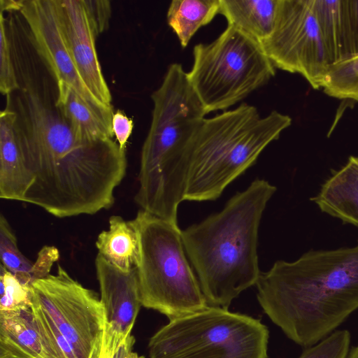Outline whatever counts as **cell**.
Returning a JSON list of instances; mask_svg holds the SVG:
<instances>
[{
	"label": "cell",
	"mask_w": 358,
	"mask_h": 358,
	"mask_svg": "<svg viewBox=\"0 0 358 358\" xmlns=\"http://www.w3.org/2000/svg\"><path fill=\"white\" fill-rule=\"evenodd\" d=\"M19 88L6 96L24 162L34 178L24 202L55 217L94 215L110 208L127 171L113 138L85 141L58 108L57 80L33 41L11 43Z\"/></svg>",
	"instance_id": "cell-1"
},
{
	"label": "cell",
	"mask_w": 358,
	"mask_h": 358,
	"mask_svg": "<svg viewBox=\"0 0 358 358\" xmlns=\"http://www.w3.org/2000/svg\"><path fill=\"white\" fill-rule=\"evenodd\" d=\"M256 286L269 319L296 344L313 346L358 309V241L276 261Z\"/></svg>",
	"instance_id": "cell-2"
},
{
	"label": "cell",
	"mask_w": 358,
	"mask_h": 358,
	"mask_svg": "<svg viewBox=\"0 0 358 358\" xmlns=\"http://www.w3.org/2000/svg\"><path fill=\"white\" fill-rule=\"evenodd\" d=\"M276 187L256 179L224 208L181 231L187 257L208 306L228 309L243 291L256 285L260 221Z\"/></svg>",
	"instance_id": "cell-3"
},
{
	"label": "cell",
	"mask_w": 358,
	"mask_h": 358,
	"mask_svg": "<svg viewBox=\"0 0 358 358\" xmlns=\"http://www.w3.org/2000/svg\"><path fill=\"white\" fill-rule=\"evenodd\" d=\"M151 99L152 120L141 149L134 200L141 210L178 224L188 173L186 148L207 113L179 63L168 67Z\"/></svg>",
	"instance_id": "cell-4"
},
{
	"label": "cell",
	"mask_w": 358,
	"mask_h": 358,
	"mask_svg": "<svg viewBox=\"0 0 358 358\" xmlns=\"http://www.w3.org/2000/svg\"><path fill=\"white\" fill-rule=\"evenodd\" d=\"M291 124L287 115L273 110L262 117L255 106L245 103L205 117L186 148L188 174L184 201L219 198Z\"/></svg>",
	"instance_id": "cell-5"
},
{
	"label": "cell",
	"mask_w": 358,
	"mask_h": 358,
	"mask_svg": "<svg viewBox=\"0 0 358 358\" xmlns=\"http://www.w3.org/2000/svg\"><path fill=\"white\" fill-rule=\"evenodd\" d=\"M131 221L138 236L135 267L142 306L169 320L208 306L178 224L141 209Z\"/></svg>",
	"instance_id": "cell-6"
},
{
	"label": "cell",
	"mask_w": 358,
	"mask_h": 358,
	"mask_svg": "<svg viewBox=\"0 0 358 358\" xmlns=\"http://www.w3.org/2000/svg\"><path fill=\"white\" fill-rule=\"evenodd\" d=\"M269 331L261 320L206 308L169 320L150 338V358H268Z\"/></svg>",
	"instance_id": "cell-7"
},
{
	"label": "cell",
	"mask_w": 358,
	"mask_h": 358,
	"mask_svg": "<svg viewBox=\"0 0 358 358\" xmlns=\"http://www.w3.org/2000/svg\"><path fill=\"white\" fill-rule=\"evenodd\" d=\"M189 82L207 114L225 110L266 85L275 67L261 43L232 26L193 49Z\"/></svg>",
	"instance_id": "cell-8"
},
{
	"label": "cell",
	"mask_w": 358,
	"mask_h": 358,
	"mask_svg": "<svg viewBox=\"0 0 358 358\" xmlns=\"http://www.w3.org/2000/svg\"><path fill=\"white\" fill-rule=\"evenodd\" d=\"M32 299L51 318L78 358H90L106 327L103 306L96 293L83 287L61 266L56 274L35 281Z\"/></svg>",
	"instance_id": "cell-9"
},
{
	"label": "cell",
	"mask_w": 358,
	"mask_h": 358,
	"mask_svg": "<svg viewBox=\"0 0 358 358\" xmlns=\"http://www.w3.org/2000/svg\"><path fill=\"white\" fill-rule=\"evenodd\" d=\"M261 45L275 68L322 88L331 62L310 0H280L273 30Z\"/></svg>",
	"instance_id": "cell-10"
},
{
	"label": "cell",
	"mask_w": 358,
	"mask_h": 358,
	"mask_svg": "<svg viewBox=\"0 0 358 358\" xmlns=\"http://www.w3.org/2000/svg\"><path fill=\"white\" fill-rule=\"evenodd\" d=\"M18 11L29 29L38 52L56 80L66 83L92 104L110 106L98 100L79 75L62 27L59 0H20Z\"/></svg>",
	"instance_id": "cell-11"
},
{
	"label": "cell",
	"mask_w": 358,
	"mask_h": 358,
	"mask_svg": "<svg viewBox=\"0 0 358 358\" xmlns=\"http://www.w3.org/2000/svg\"><path fill=\"white\" fill-rule=\"evenodd\" d=\"M59 14L66 43L80 78L98 100L112 106V95L96 53V36L83 0H59Z\"/></svg>",
	"instance_id": "cell-12"
},
{
	"label": "cell",
	"mask_w": 358,
	"mask_h": 358,
	"mask_svg": "<svg viewBox=\"0 0 358 358\" xmlns=\"http://www.w3.org/2000/svg\"><path fill=\"white\" fill-rule=\"evenodd\" d=\"M106 329L121 343L131 335L142 306L136 267L122 272L98 254L95 259Z\"/></svg>",
	"instance_id": "cell-13"
},
{
	"label": "cell",
	"mask_w": 358,
	"mask_h": 358,
	"mask_svg": "<svg viewBox=\"0 0 358 358\" xmlns=\"http://www.w3.org/2000/svg\"><path fill=\"white\" fill-rule=\"evenodd\" d=\"M57 85L56 103L78 137L90 141L113 138L112 106L90 103L64 81Z\"/></svg>",
	"instance_id": "cell-14"
},
{
	"label": "cell",
	"mask_w": 358,
	"mask_h": 358,
	"mask_svg": "<svg viewBox=\"0 0 358 358\" xmlns=\"http://www.w3.org/2000/svg\"><path fill=\"white\" fill-rule=\"evenodd\" d=\"M14 120L13 111L6 105L0 113V198L24 202L34 178L24 162Z\"/></svg>",
	"instance_id": "cell-15"
},
{
	"label": "cell",
	"mask_w": 358,
	"mask_h": 358,
	"mask_svg": "<svg viewBox=\"0 0 358 358\" xmlns=\"http://www.w3.org/2000/svg\"><path fill=\"white\" fill-rule=\"evenodd\" d=\"M0 358H58L35 323L31 309L0 312Z\"/></svg>",
	"instance_id": "cell-16"
},
{
	"label": "cell",
	"mask_w": 358,
	"mask_h": 358,
	"mask_svg": "<svg viewBox=\"0 0 358 358\" xmlns=\"http://www.w3.org/2000/svg\"><path fill=\"white\" fill-rule=\"evenodd\" d=\"M320 210L358 228V157L332 173L311 198Z\"/></svg>",
	"instance_id": "cell-17"
},
{
	"label": "cell",
	"mask_w": 358,
	"mask_h": 358,
	"mask_svg": "<svg viewBox=\"0 0 358 358\" xmlns=\"http://www.w3.org/2000/svg\"><path fill=\"white\" fill-rule=\"evenodd\" d=\"M228 25L262 43L271 34L280 0H220Z\"/></svg>",
	"instance_id": "cell-18"
},
{
	"label": "cell",
	"mask_w": 358,
	"mask_h": 358,
	"mask_svg": "<svg viewBox=\"0 0 358 358\" xmlns=\"http://www.w3.org/2000/svg\"><path fill=\"white\" fill-rule=\"evenodd\" d=\"M310 3L331 64L354 55L345 0H310Z\"/></svg>",
	"instance_id": "cell-19"
},
{
	"label": "cell",
	"mask_w": 358,
	"mask_h": 358,
	"mask_svg": "<svg viewBox=\"0 0 358 358\" xmlns=\"http://www.w3.org/2000/svg\"><path fill=\"white\" fill-rule=\"evenodd\" d=\"M96 247L98 254L114 267L129 272L136 266L139 255L138 236L132 221L110 216L109 228L98 235Z\"/></svg>",
	"instance_id": "cell-20"
},
{
	"label": "cell",
	"mask_w": 358,
	"mask_h": 358,
	"mask_svg": "<svg viewBox=\"0 0 358 358\" xmlns=\"http://www.w3.org/2000/svg\"><path fill=\"white\" fill-rule=\"evenodd\" d=\"M220 0H173L167 10V23L186 48L193 36L219 14Z\"/></svg>",
	"instance_id": "cell-21"
},
{
	"label": "cell",
	"mask_w": 358,
	"mask_h": 358,
	"mask_svg": "<svg viewBox=\"0 0 358 358\" xmlns=\"http://www.w3.org/2000/svg\"><path fill=\"white\" fill-rule=\"evenodd\" d=\"M322 89L329 96L358 101V54L329 65Z\"/></svg>",
	"instance_id": "cell-22"
},
{
	"label": "cell",
	"mask_w": 358,
	"mask_h": 358,
	"mask_svg": "<svg viewBox=\"0 0 358 358\" xmlns=\"http://www.w3.org/2000/svg\"><path fill=\"white\" fill-rule=\"evenodd\" d=\"M0 258L1 264L21 282L31 286V271L34 262L20 250L15 234L3 214L0 216Z\"/></svg>",
	"instance_id": "cell-23"
},
{
	"label": "cell",
	"mask_w": 358,
	"mask_h": 358,
	"mask_svg": "<svg viewBox=\"0 0 358 358\" xmlns=\"http://www.w3.org/2000/svg\"><path fill=\"white\" fill-rule=\"evenodd\" d=\"M31 287L24 285L1 264L0 312L30 310L32 304Z\"/></svg>",
	"instance_id": "cell-24"
},
{
	"label": "cell",
	"mask_w": 358,
	"mask_h": 358,
	"mask_svg": "<svg viewBox=\"0 0 358 358\" xmlns=\"http://www.w3.org/2000/svg\"><path fill=\"white\" fill-rule=\"evenodd\" d=\"M33 319L58 358H78L73 347L41 306L32 299Z\"/></svg>",
	"instance_id": "cell-25"
},
{
	"label": "cell",
	"mask_w": 358,
	"mask_h": 358,
	"mask_svg": "<svg viewBox=\"0 0 358 358\" xmlns=\"http://www.w3.org/2000/svg\"><path fill=\"white\" fill-rule=\"evenodd\" d=\"M19 88L3 13H0V91L7 96Z\"/></svg>",
	"instance_id": "cell-26"
},
{
	"label": "cell",
	"mask_w": 358,
	"mask_h": 358,
	"mask_svg": "<svg viewBox=\"0 0 358 358\" xmlns=\"http://www.w3.org/2000/svg\"><path fill=\"white\" fill-rule=\"evenodd\" d=\"M351 341L348 330H337L315 345L306 348L298 358H347Z\"/></svg>",
	"instance_id": "cell-27"
},
{
	"label": "cell",
	"mask_w": 358,
	"mask_h": 358,
	"mask_svg": "<svg viewBox=\"0 0 358 358\" xmlns=\"http://www.w3.org/2000/svg\"><path fill=\"white\" fill-rule=\"evenodd\" d=\"M92 29L97 37L107 29L111 16L109 1L83 0Z\"/></svg>",
	"instance_id": "cell-28"
},
{
	"label": "cell",
	"mask_w": 358,
	"mask_h": 358,
	"mask_svg": "<svg viewBox=\"0 0 358 358\" xmlns=\"http://www.w3.org/2000/svg\"><path fill=\"white\" fill-rule=\"evenodd\" d=\"M112 124L116 141L120 148L124 150L125 145L133 130V120L128 117L123 111L118 110L113 114Z\"/></svg>",
	"instance_id": "cell-29"
},
{
	"label": "cell",
	"mask_w": 358,
	"mask_h": 358,
	"mask_svg": "<svg viewBox=\"0 0 358 358\" xmlns=\"http://www.w3.org/2000/svg\"><path fill=\"white\" fill-rule=\"evenodd\" d=\"M119 344L105 328L101 339L94 347L90 358H113Z\"/></svg>",
	"instance_id": "cell-30"
},
{
	"label": "cell",
	"mask_w": 358,
	"mask_h": 358,
	"mask_svg": "<svg viewBox=\"0 0 358 358\" xmlns=\"http://www.w3.org/2000/svg\"><path fill=\"white\" fill-rule=\"evenodd\" d=\"M354 55L358 54V0H345Z\"/></svg>",
	"instance_id": "cell-31"
},
{
	"label": "cell",
	"mask_w": 358,
	"mask_h": 358,
	"mask_svg": "<svg viewBox=\"0 0 358 358\" xmlns=\"http://www.w3.org/2000/svg\"><path fill=\"white\" fill-rule=\"evenodd\" d=\"M135 343L134 337L131 334L124 338L117 347L113 358H140L132 349Z\"/></svg>",
	"instance_id": "cell-32"
},
{
	"label": "cell",
	"mask_w": 358,
	"mask_h": 358,
	"mask_svg": "<svg viewBox=\"0 0 358 358\" xmlns=\"http://www.w3.org/2000/svg\"><path fill=\"white\" fill-rule=\"evenodd\" d=\"M347 358H358V345L350 350Z\"/></svg>",
	"instance_id": "cell-33"
},
{
	"label": "cell",
	"mask_w": 358,
	"mask_h": 358,
	"mask_svg": "<svg viewBox=\"0 0 358 358\" xmlns=\"http://www.w3.org/2000/svg\"><path fill=\"white\" fill-rule=\"evenodd\" d=\"M140 358H145L143 356H140Z\"/></svg>",
	"instance_id": "cell-34"
}]
</instances>
